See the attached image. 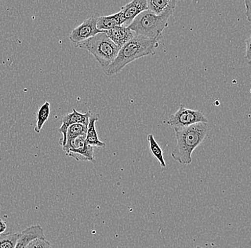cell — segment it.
I'll list each match as a JSON object with an SVG mask.
<instances>
[{
	"label": "cell",
	"instance_id": "cell-7",
	"mask_svg": "<svg viewBox=\"0 0 251 248\" xmlns=\"http://www.w3.org/2000/svg\"><path fill=\"white\" fill-rule=\"evenodd\" d=\"M97 18L98 17L92 16L84 20L77 28L72 31L70 33V40L76 45L93 37L100 33L104 32L97 28Z\"/></svg>",
	"mask_w": 251,
	"mask_h": 248
},
{
	"label": "cell",
	"instance_id": "cell-6",
	"mask_svg": "<svg viewBox=\"0 0 251 248\" xmlns=\"http://www.w3.org/2000/svg\"><path fill=\"white\" fill-rule=\"evenodd\" d=\"M62 148L67 156L77 161L94 162L95 160L94 147L86 142V137H78L67 142Z\"/></svg>",
	"mask_w": 251,
	"mask_h": 248
},
{
	"label": "cell",
	"instance_id": "cell-2",
	"mask_svg": "<svg viewBox=\"0 0 251 248\" xmlns=\"http://www.w3.org/2000/svg\"><path fill=\"white\" fill-rule=\"evenodd\" d=\"M159 40H152L136 34L119 50L114 62L103 71L107 76H113L122 71L127 64L136 59L144 56L154 55Z\"/></svg>",
	"mask_w": 251,
	"mask_h": 248
},
{
	"label": "cell",
	"instance_id": "cell-16",
	"mask_svg": "<svg viewBox=\"0 0 251 248\" xmlns=\"http://www.w3.org/2000/svg\"><path fill=\"white\" fill-rule=\"evenodd\" d=\"M21 232H7L0 235V248H15Z\"/></svg>",
	"mask_w": 251,
	"mask_h": 248
},
{
	"label": "cell",
	"instance_id": "cell-1",
	"mask_svg": "<svg viewBox=\"0 0 251 248\" xmlns=\"http://www.w3.org/2000/svg\"><path fill=\"white\" fill-rule=\"evenodd\" d=\"M176 144L172 152L173 159L181 165L192 163V153L208 136V123H197L187 128H174Z\"/></svg>",
	"mask_w": 251,
	"mask_h": 248
},
{
	"label": "cell",
	"instance_id": "cell-21",
	"mask_svg": "<svg viewBox=\"0 0 251 248\" xmlns=\"http://www.w3.org/2000/svg\"><path fill=\"white\" fill-rule=\"evenodd\" d=\"M6 229H7V224L2 219L0 218V235L4 233L5 232Z\"/></svg>",
	"mask_w": 251,
	"mask_h": 248
},
{
	"label": "cell",
	"instance_id": "cell-12",
	"mask_svg": "<svg viewBox=\"0 0 251 248\" xmlns=\"http://www.w3.org/2000/svg\"><path fill=\"white\" fill-rule=\"evenodd\" d=\"M125 23V19L122 12H119L108 16L98 17L97 18V28L103 32H106L114 29L116 27L122 26Z\"/></svg>",
	"mask_w": 251,
	"mask_h": 248
},
{
	"label": "cell",
	"instance_id": "cell-19",
	"mask_svg": "<svg viewBox=\"0 0 251 248\" xmlns=\"http://www.w3.org/2000/svg\"><path fill=\"white\" fill-rule=\"evenodd\" d=\"M246 56L247 60L251 63V30L250 32V36L247 39L246 42Z\"/></svg>",
	"mask_w": 251,
	"mask_h": 248
},
{
	"label": "cell",
	"instance_id": "cell-3",
	"mask_svg": "<svg viewBox=\"0 0 251 248\" xmlns=\"http://www.w3.org/2000/svg\"><path fill=\"white\" fill-rule=\"evenodd\" d=\"M75 47L87 50L93 55L100 66L105 70L114 62L120 48L112 42L106 32H101L84 42L76 44Z\"/></svg>",
	"mask_w": 251,
	"mask_h": 248
},
{
	"label": "cell",
	"instance_id": "cell-22",
	"mask_svg": "<svg viewBox=\"0 0 251 248\" xmlns=\"http://www.w3.org/2000/svg\"><path fill=\"white\" fill-rule=\"evenodd\" d=\"M195 248H203L201 247V246H196Z\"/></svg>",
	"mask_w": 251,
	"mask_h": 248
},
{
	"label": "cell",
	"instance_id": "cell-4",
	"mask_svg": "<svg viewBox=\"0 0 251 248\" xmlns=\"http://www.w3.org/2000/svg\"><path fill=\"white\" fill-rule=\"evenodd\" d=\"M170 14L156 15L149 10L144 11L133 20L128 29L137 35L152 40H161V34L168 26Z\"/></svg>",
	"mask_w": 251,
	"mask_h": 248
},
{
	"label": "cell",
	"instance_id": "cell-15",
	"mask_svg": "<svg viewBox=\"0 0 251 248\" xmlns=\"http://www.w3.org/2000/svg\"><path fill=\"white\" fill-rule=\"evenodd\" d=\"M50 114V103L49 102H45L42 106L39 108L37 112V122L34 131L37 133H40L41 130L43 128L45 122L48 120Z\"/></svg>",
	"mask_w": 251,
	"mask_h": 248
},
{
	"label": "cell",
	"instance_id": "cell-5",
	"mask_svg": "<svg viewBox=\"0 0 251 248\" xmlns=\"http://www.w3.org/2000/svg\"><path fill=\"white\" fill-rule=\"evenodd\" d=\"M208 123V119L203 112L188 109L184 105L180 104L178 110L171 115L167 123L172 128H187L197 123Z\"/></svg>",
	"mask_w": 251,
	"mask_h": 248
},
{
	"label": "cell",
	"instance_id": "cell-14",
	"mask_svg": "<svg viewBox=\"0 0 251 248\" xmlns=\"http://www.w3.org/2000/svg\"><path fill=\"white\" fill-rule=\"evenodd\" d=\"M147 139H148L149 142V150L151 152L152 155L159 162L160 165L161 167H166V165L164 158V152H163L162 149L160 147L159 144L155 139L154 136L152 134H149L147 136Z\"/></svg>",
	"mask_w": 251,
	"mask_h": 248
},
{
	"label": "cell",
	"instance_id": "cell-8",
	"mask_svg": "<svg viewBox=\"0 0 251 248\" xmlns=\"http://www.w3.org/2000/svg\"><path fill=\"white\" fill-rule=\"evenodd\" d=\"M91 114H92V112L90 111L85 113H81L74 109L72 112L67 113L62 117V124L59 129V133L62 134V139L59 140V144L62 147L65 145L66 141H67V132L69 127L75 125V124H82L87 127L89 125Z\"/></svg>",
	"mask_w": 251,
	"mask_h": 248
},
{
	"label": "cell",
	"instance_id": "cell-17",
	"mask_svg": "<svg viewBox=\"0 0 251 248\" xmlns=\"http://www.w3.org/2000/svg\"><path fill=\"white\" fill-rule=\"evenodd\" d=\"M86 133H87V127L82 124H75V125H71L67 129L66 144L76 139L78 137H86Z\"/></svg>",
	"mask_w": 251,
	"mask_h": 248
},
{
	"label": "cell",
	"instance_id": "cell-10",
	"mask_svg": "<svg viewBox=\"0 0 251 248\" xmlns=\"http://www.w3.org/2000/svg\"><path fill=\"white\" fill-rule=\"evenodd\" d=\"M105 32L106 33L110 40L120 49L136 35V33L128 29L125 25L116 27L114 29H110Z\"/></svg>",
	"mask_w": 251,
	"mask_h": 248
},
{
	"label": "cell",
	"instance_id": "cell-9",
	"mask_svg": "<svg viewBox=\"0 0 251 248\" xmlns=\"http://www.w3.org/2000/svg\"><path fill=\"white\" fill-rule=\"evenodd\" d=\"M147 10H148L147 0H133L130 1L121 8L120 12L125 20L124 25L128 28L138 15Z\"/></svg>",
	"mask_w": 251,
	"mask_h": 248
},
{
	"label": "cell",
	"instance_id": "cell-20",
	"mask_svg": "<svg viewBox=\"0 0 251 248\" xmlns=\"http://www.w3.org/2000/svg\"><path fill=\"white\" fill-rule=\"evenodd\" d=\"M245 5H246V18L248 21L251 23V0H246Z\"/></svg>",
	"mask_w": 251,
	"mask_h": 248
},
{
	"label": "cell",
	"instance_id": "cell-18",
	"mask_svg": "<svg viewBox=\"0 0 251 248\" xmlns=\"http://www.w3.org/2000/svg\"><path fill=\"white\" fill-rule=\"evenodd\" d=\"M26 248H51V243L46 239H37L31 242Z\"/></svg>",
	"mask_w": 251,
	"mask_h": 248
},
{
	"label": "cell",
	"instance_id": "cell-11",
	"mask_svg": "<svg viewBox=\"0 0 251 248\" xmlns=\"http://www.w3.org/2000/svg\"><path fill=\"white\" fill-rule=\"evenodd\" d=\"M176 3L175 0H148L147 5L148 10L156 15H162L164 14L172 15L175 10Z\"/></svg>",
	"mask_w": 251,
	"mask_h": 248
},
{
	"label": "cell",
	"instance_id": "cell-13",
	"mask_svg": "<svg viewBox=\"0 0 251 248\" xmlns=\"http://www.w3.org/2000/svg\"><path fill=\"white\" fill-rule=\"evenodd\" d=\"M100 119V114L94 113L91 114L89 118V125L87 126V133H86V141L92 147H106V144L100 140L97 134L95 123Z\"/></svg>",
	"mask_w": 251,
	"mask_h": 248
}]
</instances>
